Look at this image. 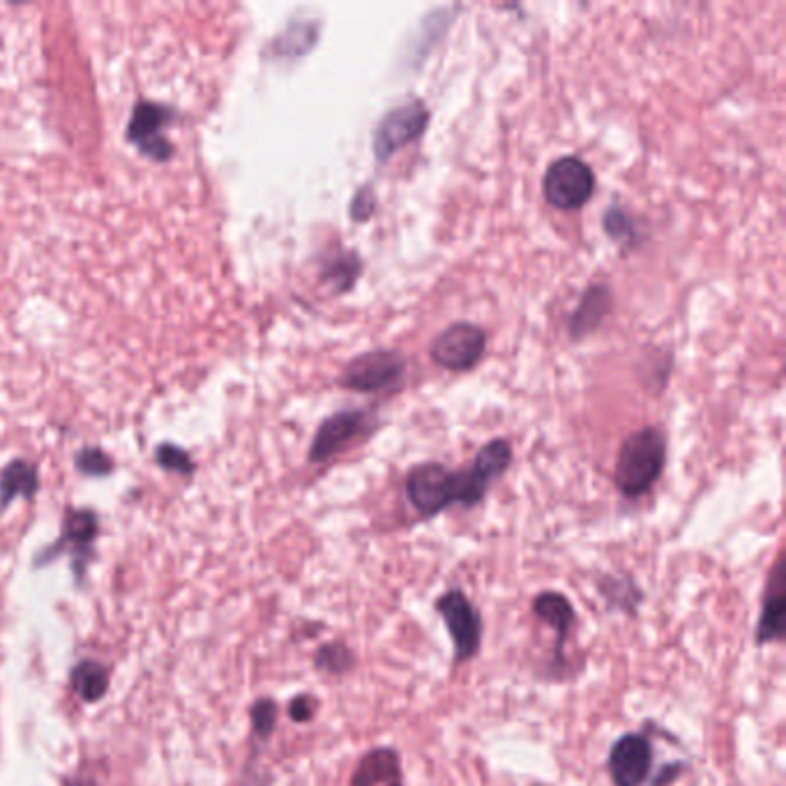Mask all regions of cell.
Wrapping results in <instances>:
<instances>
[{
	"instance_id": "obj_1",
	"label": "cell",
	"mask_w": 786,
	"mask_h": 786,
	"mask_svg": "<svg viewBox=\"0 0 786 786\" xmlns=\"http://www.w3.org/2000/svg\"><path fill=\"white\" fill-rule=\"evenodd\" d=\"M510 463L512 446L505 438H494L482 446L469 469L450 471L438 461L417 463L406 476V499L423 520H432L452 505L476 507Z\"/></svg>"
},
{
	"instance_id": "obj_2",
	"label": "cell",
	"mask_w": 786,
	"mask_h": 786,
	"mask_svg": "<svg viewBox=\"0 0 786 786\" xmlns=\"http://www.w3.org/2000/svg\"><path fill=\"white\" fill-rule=\"evenodd\" d=\"M667 461V440L657 427L632 432L613 466V484L625 499H642L655 487Z\"/></svg>"
},
{
	"instance_id": "obj_3",
	"label": "cell",
	"mask_w": 786,
	"mask_h": 786,
	"mask_svg": "<svg viewBox=\"0 0 786 786\" xmlns=\"http://www.w3.org/2000/svg\"><path fill=\"white\" fill-rule=\"evenodd\" d=\"M434 609L440 621H444L446 632L452 642L455 665H466V662L476 659L482 648L484 621L473 600L466 596L461 588H450V591L440 593L436 598Z\"/></svg>"
},
{
	"instance_id": "obj_4",
	"label": "cell",
	"mask_w": 786,
	"mask_h": 786,
	"mask_svg": "<svg viewBox=\"0 0 786 786\" xmlns=\"http://www.w3.org/2000/svg\"><path fill=\"white\" fill-rule=\"evenodd\" d=\"M545 199L558 210L583 208L596 192V174L583 160L568 155L549 164L543 178Z\"/></svg>"
},
{
	"instance_id": "obj_5",
	"label": "cell",
	"mask_w": 786,
	"mask_h": 786,
	"mask_svg": "<svg viewBox=\"0 0 786 786\" xmlns=\"http://www.w3.org/2000/svg\"><path fill=\"white\" fill-rule=\"evenodd\" d=\"M429 125V109L423 100H408L395 109H390L374 130L372 149L376 162H387L404 145L413 143L425 134Z\"/></svg>"
},
{
	"instance_id": "obj_6",
	"label": "cell",
	"mask_w": 786,
	"mask_h": 786,
	"mask_svg": "<svg viewBox=\"0 0 786 786\" xmlns=\"http://www.w3.org/2000/svg\"><path fill=\"white\" fill-rule=\"evenodd\" d=\"M655 750L646 733L630 731L613 741L607 756V773L613 786H644L653 773Z\"/></svg>"
},
{
	"instance_id": "obj_7",
	"label": "cell",
	"mask_w": 786,
	"mask_h": 786,
	"mask_svg": "<svg viewBox=\"0 0 786 786\" xmlns=\"http://www.w3.org/2000/svg\"><path fill=\"white\" fill-rule=\"evenodd\" d=\"M406 372V360L400 351L379 349L353 358L339 383L356 392H383L395 387Z\"/></svg>"
},
{
	"instance_id": "obj_8",
	"label": "cell",
	"mask_w": 786,
	"mask_h": 786,
	"mask_svg": "<svg viewBox=\"0 0 786 786\" xmlns=\"http://www.w3.org/2000/svg\"><path fill=\"white\" fill-rule=\"evenodd\" d=\"M487 349V335L473 324H452L440 332L434 341L429 356L432 360L450 372H469L480 362Z\"/></svg>"
},
{
	"instance_id": "obj_9",
	"label": "cell",
	"mask_w": 786,
	"mask_h": 786,
	"mask_svg": "<svg viewBox=\"0 0 786 786\" xmlns=\"http://www.w3.org/2000/svg\"><path fill=\"white\" fill-rule=\"evenodd\" d=\"M531 609L535 613V619L539 623H545L554 632V648H552V659H549L547 669L565 672V665H568L565 646H568L572 630L577 625V611H575L572 600L558 591H543L533 598Z\"/></svg>"
},
{
	"instance_id": "obj_10",
	"label": "cell",
	"mask_w": 786,
	"mask_h": 786,
	"mask_svg": "<svg viewBox=\"0 0 786 786\" xmlns=\"http://www.w3.org/2000/svg\"><path fill=\"white\" fill-rule=\"evenodd\" d=\"M370 427V415L364 411H339L330 415L328 421L318 427L314 444L309 450V461L312 463H324L337 452L347 448L351 440L364 434V429Z\"/></svg>"
},
{
	"instance_id": "obj_11",
	"label": "cell",
	"mask_w": 786,
	"mask_h": 786,
	"mask_svg": "<svg viewBox=\"0 0 786 786\" xmlns=\"http://www.w3.org/2000/svg\"><path fill=\"white\" fill-rule=\"evenodd\" d=\"M174 118V111L155 105V102H141L137 105L128 137L137 149L153 160H166L171 155V141L164 137L162 128Z\"/></svg>"
},
{
	"instance_id": "obj_12",
	"label": "cell",
	"mask_w": 786,
	"mask_h": 786,
	"mask_svg": "<svg viewBox=\"0 0 786 786\" xmlns=\"http://www.w3.org/2000/svg\"><path fill=\"white\" fill-rule=\"evenodd\" d=\"M786 581H784V563L779 560L768 581V593L758 611V621L754 627V646L764 648L771 644H779L784 638V616H786Z\"/></svg>"
},
{
	"instance_id": "obj_13",
	"label": "cell",
	"mask_w": 786,
	"mask_h": 786,
	"mask_svg": "<svg viewBox=\"0 0 786 786\" xmlns=\"http://www.w3.org/2000/svg\"><path fill=\"white\" fill-rule=\"evenodd\" d=\"M351 786H404L400 750L390 745L367 750L353 771Z\"/></svg>"
},
{
	"instance_id": "obj_14",
	"label": "cell",
	"mask_w": 786,
	"mask_h": 786,
	"mask_svg": "<svg viewBox=\"0 0 786 786\" xmlns=\"http://www.w3.org/2000/svg\"><path fill=\"white\" fill-rule=\"evenodd\" d=\"M611 309V291L604 284L588 286L581 296L577 309L570 316V335L572 339H581L600 328Z\"/></svg>"
},
{
	"instance_id": "obj_15",
	"label": "cell",
	"mask_w": 786,
	"mask_h": 786,
	"mask_svg": "<svg viewBox=\"0 0 786 786\" xmlns=\"http://www.w3.org/2000/svg\"><path fill=\"white\" fill-rule=\"evenodd\" d=\"M598 591L611 611H621L625 616H636L644 602V591L632 577L625 575H602L598 579Z\"/></svg>"
},
{
	"instance_id": "obj_16",
	"label": "cell",
	"mask_w": 786,
	"mask_h": 786,
	"mask_svg": "<svg viewBox=\"0 0 786 786\" xmlns=\"http://www.w3.org/2000/svg\"><path fill=\"white\" fill-rule=\"evenodd\" d=\"M37 491V469L33 463L14 459L0 473V507H8L14 499H33Z\"/></svg>"
},
{
	"instance_id": "obj_17",
	"label": "cell",
	"mask_w": 786,
	"mask_h": 786,
	"mask_svg": "<svg viewBox=\"0 0 786 786\" xmlns=\"http://www.w3.org/2000/svg\"><path fill=\"white\" fill-rule=\"evenodd\" d=\"M314 667L328 676H347L358 667V657L343 642H328L316 651Z\"/></svg>"
},
{
	"instance_id": "obj_18",
	"label": "cell",
	"mask_w": 786,
	"mask_h": 786,
	"mask_svg": "<svg viewBox=\"0 0 786 786\" xmlns=\"http://www.w3.org/2000/svg\"><path fill=\"white\" fill-rule=\"evenodd\" d=\"M360 270H362V261L356 252H341L326 263L321 277H324V282L332 284L335 291L343 293L358 282Z\"/></svg>"
},
{
	"instance_id": "obj_19",
	"label": "cell",
	"mask_w": 786,
	"mask_h": 786,
	"mask_svg": "<svg viewBox=\"0 0 786 786\" xmlns=\"http://www.w3.org/2000/svg\"><path fill=\"white\" fill-rule=\"evenodd\" d=\"M72 683H75V690L79 692L81 699L97 701L107 692L109 676L107 669L102 665H97V662H81L75 674H72Z\"/></svg>"
},
{
	"instance_id": "obj_20",
	"label": "cell",
	"mask_w": 786,
	"mask_h": 786,
	"mask_svg": "<svg viewBox=\"0 0 786 786\" xmlns=\"http://www.w3.org/2000/svg\"><path fill=\"white\" fill-rule=\"evenodd\" d=\"M97 535V517L88 510L69 512L65 520V533H63V545L69 543L75 549H86Z\"/></svg>"
},
{
	"instance_id": "obj_21",
	"label": "cell",
	"mask_w": 786,
	"mask_h": 786,
	"mask_svg": "<svg viewBox=\"0 0 786 786\" xmlns=\"http://www.w3.org/2000/svg\"><path fill=\"white\" fill-rule=\"evenodd\" d=\"M604 231L619 242H636V225L634 219L621 208V206H609L604 212Z\"/></svg>"
},
{
	"instance_id": "obj_22",
	"label": "cell",
	"mask_w": 786,
	"mask_h": 786,
	"mask_svg": "<svg viewBox=\"0 0 786 786\" xmlns=\"http://www.w3.org/2000/svg\"><path fill=\"white\" fill-rule=\"evenodd\" d=\"M252 724H254L256 735L268 739V735L275 731V724H277V703L273 699L256 701L252 708Z\"/></svg>"
},
{
	"instance_id": "obj_23",
	"label": "cell",
	"mask_w": 786,
	"mask_h": 786,
	"mask_svg": "<svg viewBox=\"0 0 786 786\" xmlns=\"http://www.w3.org/2000/svg\"><path fill=\"white\" fill-rule=\"evenodd\" d=\"M374 212H376V192L372 185H364L353 196L351 217L356 225H364V222H370Z\"/></svg>"
},
{
	"instance_id": "obj_24",
	"label": "cell",
	"mask_w": 786,
	"mask_h": 786,
	"mask_svg": "<svg viewBox=\"0 0 786 786\" xmlns=\"http://www.w3.org/2000/svg\"><path fill=\"white\" fill-rule=\"evenodd\" d=\"M77 466H79V471L86 473V476H109L111 469H113V463L111 459L102 452V450H97V448H86L79 452L77 457Z\"/></svg>"
},
{
	"instance_id": "obj_25",
	"label": "cell",
	"mask_w": 786,
	"mask_h": 786,
	"mask_svg": "<svg viewBox=\"0 0 786 786\" xmlns=\"http://www.w3.org/2000/svg\"><path fill=\"white\" fill-rule=\"evenodd\" d=\"M157 461L162 469L174 471V473H192V469H194L189 455L185 450H181L178 446H171V444H164L157 448Z\"/></svg>"
},
{
	"instance_id": "obj_26",
	"label": "cell",
	"mask_w": 786,
	"mask_h": 786,
	"mask_svg": "<svg viewBox=\"0 0 786 786\" xmlns=\"http://www.w3.org/2000/svg\"><path fill=\"white\" fill-rule=\"evenodd\" d=\"M316 710H318V701L312 695H298L288 703V718L296 724H307L316 718Z\"/></svg>"
},
{
	"instance_id": "obj_27",
	"label": "cell",
	"mask_w": 786,
	"mask_h": 786,
	"mask_svg": "<svg viewBox=\"0 0 786 786\" xmlns=\"http://www.w3.org/2000/svg\"><path fill=\"white\" fill-rule=\"evenodd\" d=\"M687 771V764H665L659 768V773L653 779V786H672L680 779V775Z\"/></svg>"
}]
</instances>
